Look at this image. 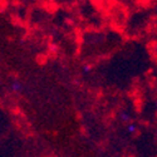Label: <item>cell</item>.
<instances>
[{"instance_id": "obj_1", "label": "cell", "mask_w": 157, "mask_h": 157, "mask_svg": "<svg viewBox=\"0 0 157 157\" xmlns=\"http://www.w3.org/2000/svg\"><path fill=\"white\" fill-rule=\"evenodd\" d=\"M13 89H14V90H20L21 89V84L19 82H14V83H13Z\"/></svg>"}, {"instance_id": "obj_2", "label": "cell", "mask_w": 157, "mask_h": 157, "mask_svg": "<svg viewBox=\"0 0 157 157\" xmlns=\"http://www.w3.org/2000/svg\"><path fill=\"white\" fill-rule=\"evenodd\" d=\"M128 129H129V132H133V131H135V126H133V124H131V126L128 127Z\"/></svg>"}]
</instances>
